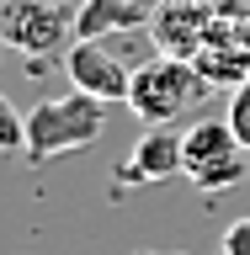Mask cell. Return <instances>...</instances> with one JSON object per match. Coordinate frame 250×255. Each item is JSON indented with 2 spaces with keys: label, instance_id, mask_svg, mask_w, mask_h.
Here are the masks:
<instances>
[{
  "label": "cell",
  "instance_id": "cell-1",
  "mask_svg": "<svg viewBox=\"0 0 250 255\" xmlns=\"http://www.w3.org/2000/svg\"><path fill=\"white\" fill-rule=\"evenodd\" d=\"M101 128H107V101H96L85 91L48 96L27 112V154L53 159V154H69V149H85V143L101 138Z\"/></svg>",
  "mask_w": 250,
  "mask_h": 255
},
{
  "label": "cell",
  "instance_id": "cell-2",
  "mask_svg": "<svg viewBox=\"0 0 250 255\" xmlns=\"http://www.w3.org/2000/svg\"><path fill=\"white\" fill-rule=\"evenodd\" d=\"M203 91H208V80L197 75L187 59H165V53H155L149 64H139V69H133L128 107L139 112V123L171 128L181 112H192L197 101H203Z\"/></svg>",
  "mask_w": 250,
  "mask_h": 255
},
{
  "label": "cell",
  "instance_id": "cell-3",
  "mask_svg": "<svg viewBox=\"0 0 250 255\" xmlns=\"http://www.w3.org/2000/svg\"><path fill=\"white\" fill-rule=\"evenodd\" d=\"M245 170H250V154L229 123H192L181 133V175L197 191H229L245 181Z\"/></svg>",
  "mask_w": 250,
  "mask_h": 255
},
{
  "label": "cell",
  "instance_id": "cell-4",
  "mask_svg": "<svg viewBox=\"0 0 250 255\" xmlns=\"http://www.w3.org/2000/svg\"><path fill=\"white\" fill-rule=\"evenodd\" d=\"M64 37H75V11L64 0H0V43L43 59Z\"/></svg>",
  "mask_w": 250,
  "mask_h": 255
},
{
  "label": "cell",
  "instance_id": "cell-5",
  "mask_svg": "<svg viewBox=\"0 0 250 255\" xmlns=\"http://www.w3.org/2000/svg\"><path fill=\"white\" fill-rule=\"evenodd\" d=\"M213 21H219V5L213 0H155L149 5V43L165 53V59H197L213 37Z\"/></svg>",
  "mask_w": 250,
  "mask_h": 255
},
{
  "label": "cell",
  "instance_id": "cell-6",
  "mask_svg": "<svg viewBox=\"0 0 250 255\" xmlns=\"http://www.w3.org/2000/svg\"><path fill=\"white\" fill-rule=\"evenodd\" d=\"M64 69H69V85L85 96H96V101H128V85H133V69L128 64H117L101 43H69V53H64Z\"/></svg>",
  "mask_w": 250,
  "mask_h": 255
},
{
  "label": "cell",
  "instance_id": "cell-7",
  "mask_svg": "<svg viewBox=\"0 0 250 255\" xmlns=\"http://www.w3.org/2000/svg\"><path fill=\"white\" fill-rule=\"evenodd\" d=\"M117 175H123V181H171V175H181V133H171V128H144L139 138H133V149H128Z\"/></svg>",
  "mask_w": 250,
  "mask_h": 255
},
{
  "label": "cell",
  "instance_id": "cell-8",
  "mask_svg": "<svg viewBox=\"0 0 250 255\" xmlns=\"http://www.w3.org/2000/svg\"><path fill=\"white\" fill-rule=\"evenodd\" d=\"M149 27V5L139 0H80L75 11V43H101L112 32H139Z\"/></svg>",
  "mask_w": 250,
  "mask_h": 255
},
{
  "label": "cell",
  "instance_id": "cell-9",
  "mask_svg": "<svg viewBox=\"0 0 250 255\" xmlns=\"http://www.w3.org/2000/svg\"><path fill=\"white\" fill-rule=\"evenodd\" d=\"M192 69L208 80V85H245L250 80V48L240 43H208L197 59H192Z\"/></svg>",
  "mask_w": 250,
  "mask_h": 255
},
{
  "label": "cell",
  "instance_id": "cell-10",
  "mask_svg": "<svg viewBox=\"0 0 250 255\" xmlns=\"http://www.w3.org/2000/svg\"><path fill=\"white\" fill-rule=\"evenodd\" d=\"M208 43H240L250 48V0H219V21Z\"/></svg>",
  "mask_w": 250,
  "mask_h": 255
},
{
  "label": "cell",
  "instance_id": "cell-11",
  "mask_svg": "<svg viewBox=\"0 0 250 255\" xmlns=\"http://www.w3.org/2000/svg\"><path fill=\"white\" fill-rule=\"evenodd\" d=\"M11 149H27V112H16L11 96L0 91V154H11Z\"/></svg>",
  "mask_w": 250,
  "mask_h": 255
},
{
  "label": "cell",
  "instance_id": "cell-12",
  "mask_svg": "<svg viewBox=\"0 0 250 255\" xmlns=\"http://www.w3.org/2000/svg\"><path fill=\"white\" fill-rule=\"evenodd\" d=\"M224 123L235 128V138L245 143V154H250V80L235 85V96H229V117H224Z\"/></svg>",
  "mask_w": 250,
  "mask_h": 255
},
{
  "label": "cell",
  "instance_id": "cell-13",
  "mask_svg": "<svg viewBox=\"0 0 250 255\" xmlns=\"http://www.w3.org/2000/svg\"><path fill=\"white\" fill-rule=\"evenodd\" d=\"M224 255H250V218H235L229 229H224Z\"/></svg>",
  "mask_w": 250,
  "mask_h": 255
},
{
  "label": "cell",
  "instance_id": "cell-14",
  "mask_svg": "<svg viewBox=\"0 0 250 255\" xmlns=\"http://www.w3.org/2000/svg\"><path fill=\"white\" fill-rule=\"evenodd\" d=\"M213 5H219V0H213Z\"/></svg>",
  "mask_w": 250,
  "mask_h": 255
}]
</instances>
